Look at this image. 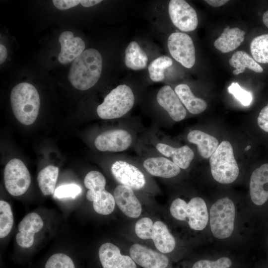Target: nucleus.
I'll list each match as a JSON object with an SVG mask.
<instances>
[{"mask_svg":"<svg viewBox=\"0 0 268 268\" xmlns=\"http://www.w3.org/2000/svg\"><path fill=\"white\" fill-rule=\"evenodd\" d=\"M229 62L232 67L236 68L233 71L235 75L243 73L246 68L258 73L262 72L264 70L263 67L253 58L243 51L235 52Z\"/></svg>","mask_w":268,"mask_h":268,"instance_id":"27","label":"nucleus"},{"mask_svg":"<svg viewBox=\"0 0 268 268\" xmlns=\"http://www.w3.org/2000/svg\"><path fill=\"white\" fill-rule=\"evenodd\" d=\"M151 239L156 248L162 253H170L175 247L174 237L170 233L166 225L161 221H157L154 223Z\"/></svg>","mask_w":268,"mask_h":268,"instance_id":"24","label":"nucleus"},{"mask_svg":"<svg viewBox=\"0 0 268 268\" xmlns=\"http://www.w3.org/2000/svg\"><path fill=\"white\" fill-rule=\"evenodd\" d=\"M59 174V168L53 165H49L41 170L37 176L39 188L44 196L52 195Z\"/></svg>","mask_w":268,"mask_h":268,"instance_id":"28","label":"nucleus"},{"mask_svg":"<svg viewBox=\"0 0 268 268\" xmlns=\"http://www.w3.org/2000/svg\"><path fill=\"white\" fill-rule=\"evenodd\" d=\"M111 172L121 185L134 190L142 188L146 183L143 174L135 166L124 161H117L111 167Z\"/></svg>","mask_w":268,"mask_h":268,"instance_id":"11","label":"nucleus"},{"mask_svg":"<svg viewBox=\"0 0 268 268\" xmlns=\"http://www.w3.org/2000/svg\"><path fill=\"white\" fill-rule=\"evenodd\" d=\"M98 254L103 268H136L131 257L122 255L119 248L112 243L108 242L102 244Z\"/></svg>","mask_w":268,"mask_h":268,"instance_id":"13","label":"nucleus"},{"mask_svg":"<svg viewBox=\"0 0 268 268\" xmlns=\"http://www.w3.org/2000/svg\"><path fill=\"white\" fill-rule=\"evenodd\" d=\"M187 139L197 145L200 154L204 158L210 157L219 145L215 137L198 130L189 132Z\"/></svg>","mask_w":268,"mask_h":268,"instance_id":"23","label":"nucleus"},{"mask_svg":"<svg viewBox=\"0 0 268 268\" xmlns=\"http://www.w3.org/2000/svg\"><path fill=\"white\" fill-rule=\"evenodd\" d=\"M153 223L148 217H143L139 219L135 225V233L140 239L147 240L152 239Z\"/></svg>","mask_w":268,"mask_h":268,"instance_id":"33","label":"nucleus"},{"mask_svg":"<svg viewBox=\"0 0 268 268\" xmlns=\"http://www.w3.org/2000/svg\"><path fill=\"white\" fill-rule=\"evenodd\" d=\"M211 173L213 178L221 184L233 182L239 175V168L233 149L228 141H223L209 159Z\"/></svg>","mask_w":268,"mask_h":268,"instance_id":"3","label":"nucleus"},{"mask_svg":"<svg viewBox=\"0 0 268 268\" xmlns=\"http://www.w3.org/2000/svg\"><path fill=\"white\" fill-rule=\"evenodd\" d=\"M156 147L160 153L171 158L176 165L183 169L189 166L195 155L193 151L187 145L175 148L164 143H158Z\"/></svg>","mask_w":268,"mask_h":268,"instance_id":"20","label":"nucleus"},{"mask_svg":"<svg viewBox=\"0 0 268 268\" xmlns=\"http://www.w3.org/2000/svg\"><path fill=\"white\" fill-rule=\"evenodd\" d=\"M13 224V216L10 204L3 200L0 201V238L7 236Z\"/></svg>","mask_w":268,"mask_h":268,"instance_id":"31","label":"nucleus"},{"mask_svg":"<svg viewBox=\"0 0 268 268\" xmlns=\"http://www.w3.org/2000/svg\"><path fill=\"white\" fill-rule=\"evenodd\" d=\"M257 121L260 128L268 133V103L261 110Z\"/></svg>","mask_w":268,"mask_h":268,"instance_id":"38","label":"nucleus"},{"mask_svg":"<svg viewBox=\"0 0 268 268\" xmlns=\"http://www.w3.org/2000/svg\"><path fill=\"white\" fill-rule=\"evenodd\" d=\"M145 170L152 176L170 178L178 175L180 168L173 161L163 157L149 158L143 163Z\"/></svg>","mask_w":268,"mask_h":268,"instance_id":"19","label":"nucleus"},{"mask_svg":"<svg viewBox=\"0 0 268 268\" xmlns=\"http://www.w3.org/2000/svg\"><path fill=\"white\" fill-rule=\"evenodd\" d=\"M156 99L158 104L165 110L172 120L179 122L186 116V111L175 91L169 85L162 87Z\"/></svg>","mask_w":268,"mask_h":268,"instance_id":"17","label":"nucleus"},{"mask_svg":"<svg viewBox=\"0 0 268 268\" xmlns=\"http://www.w3.org/2000/svg\"><path fill=\"white\" fill-rule=\"evenodd\" d=\"M174 91L181 102L191 113L199 114L206 109V102L195 96L188 85L185 84H179L175 87Z\"/></svg>","mask_w":268,"mask_h":268,"instance_id":"25","label":"nucleus"},{"mask_svg":"<svg viewBox=\"0 0 268 268\" xmlns=\"http://www.w3.org/2000/svg\"><path fill=\"white\" fill-rule=\"evenodd\" d=\"M148 62L146 53L135 41L131 42L125 50V63L129 68L137 70L144 68Z\"/></svg>","mask_w":268,"mask_h":268,"instance_id":"26","label":"nucleus"},{"mask_svg":"<svg viewBox=\"0 0 268 268\" xmlns=\"http://www.w3.org/2000/svg\"><path fill=\"white\" fill-rule=\"evenodd\" d=\"M245 32L238 27L224 29L220 36L215 40L214 46L223 53H227L237 49L244 40Z\"/></svg>","mask_w":268,"mask_h":268,"instance_id":"21","label":"nucleus"},{"mask_svg":"<svg viewBox=\"0 0 268 268\" xmlns=\"http://www.w3.org/2000/svg\"><path fill=\"white\" fill-rule=\"evenodd\" d=\"M168 12L173 24L181 31H192L197 27L198 19L197 13L185 0H170Z\"/></svg>","mask_w":268,"mask_h":268,"instance_id":"9","label":"nucleus"},{"mask_svg":"<svg viewBox=\"0 0 268 268\" xmlns=\"http://www.w3.org/2000/svg\"><path fill=\"white\" fill-rule=\"evenodd\" d=\"M86 197L93 202L94 210L99 214L108 215L114 209L116 203L114 197L105 189L88 190Z\"/></svg>","mask_w":268,"mask_h":268,"instance_id":"22","label":"nucleus"},{"mask_svg":"<svg viewBox=\"0 0 268 268\" xmlns=\"http://www.w3.org/2000/svg\"><path fill=\"white\" fill-rule=\"evenodd\" d=\"M82 192L81 187L74 184L61 185L58 187L54 193V197L57 199L71 198L74 199Z\"/></svg>","mask_w":268,"mask_h":268,"instance_id":"36","label":"nucleus"},{"mask_svg":"<svg viewBox=\"0 0 268 268\" xmlns=\"http://www.w3.org/2000/svg\"><path fill=\"white\" fill-rule=\"evenodd\" d=\"M59 42L61 49L58 60L62 64H67L73 61L84 51V41L80 37H74L71 31L63 32L60 35Z\"/></svg>","mask_w":268,"mask_h":268,"instance_id":"18","label":"nucleus"},{"mask_svg":"<svg viewBox=\"0 0 268 268\" xmlns=\"http://www.w3.org/2000/svg\"><path fill=\"white\" fill-rule=\"evenodd\" d=\"M115 202L122 212L131 218L138 217L141 212V205L130 187L120 185L114 192Z\"/></svg>","mask_w":268,"mask_h":268,"instance_id":"15","label":"nucleus"},{"mask_svg":"<svg viewBox=\"0 0 268 268\" xmlns=\"http://www.w3.org/2000/svg\"><path fill=\"white\" fill-rule=\"evenodd\" d=\"M251 146L250 145H248L245 148V151L248 150L249 149H250L251 148Z\"/></svg>","mask_w":268,"mask_h":268,"instance_id":"44","label":"nucleus"},{"mask_svg":"<svg viewBox=\"0 0 268 268\" xmlns=\"http://www.w3.org/2000/svg\"><path fill=\"white\" fill-rule=\"evenodd\" d=\"M45 268H75V266L69 257L63 253H57L49 258Z\"/></svg>","mask_w":268,"mask_h":268,"instance_id":"32","label":"nucleus"},{"mask_svg":"<svg viewBox=\"0 0 268 268\" xmlns=\"http://www.w3.org/2000/svg\"><path fill=\"white\" fill-rule=\"evenodd\" d=\"M43 225L41 217L37 213L31 212L27 214L18 226L19 232L16 235L17 244L23 248L31 247L35 234L42 229Z\"/></svg>","mask_w":268,"mask_h":268,"instance_id":"14","label":"nucleus"},{"mask_svg":"<svg viewBox=\"0 0 268 268\" xmlns=\"http://www.w3.org/2000/svg\"><path fill=\"white\" fill-rule=\"evenodd\" d=\"M263 21L265 26L268 28V10L266 11L263 16Z\"/></svg>","mask_w":268,"mask_h":268,"instance_id":"43","label":"nucleus"},{"mask_svg":"<svg viewBox=\"0 0 268 268\" xmlns=\"http://www.w3.org/2000/svg\"><path fill=\"white\" fill-rule=\"evenodd\" d=\"M134 97L131 88L126 84L119 85L104 98L97 108V113L102 119L120 118L129 112L134 106Z\"/></svg>","mask_w":268,"mask_h":268,"instance_id":"5","label":"nucleus"},{"mask_svg":"<svg viewBox=\"0 0 268 268\" xmlns=\"http://www.w3.org/2000/svg\"><path fill=\"white\" fill-rule=\"evenodd\" d=\"M232 265L231 260L222 257L215 261L200 260L194 264L192 268H229Z\"/></svg>","mask_w":268,"mask_h":268,"instance_id":"37","label":"nucleus"},{"mask_svg":"<svg viewBox=\"0 0 268 268\" xmlns=\"http://www.w3.org/2000/svg\"><path fill=\"white\" fill-rule=\"evenodd\" d=\"M250 193L252 201L256 205H263L268 200V163L262 165L253 172Z\"/></svg>","mask_w":268,"mask_h":268,"instance_id":"16","label":"nucleus"},{"mask_svg":"<svg viewBox=\"0 0 268 268\" xmlns=\"http://www.w3.org/2000/svg\"><path fill=\"white\" fill-rule=\"evenodd\" d=\"M101 0H82L80 3L84 7H90L100 3Z\"/></svg>","mask_w":268,"mask_h":268,"instance_id":"42","label":"nucleus"},{"mask_svg":"<svg viewBox=\"0 0 268 268\" xmlns=\"http://www.w3.org/2000/svg\"><path fill=\"white\" fill-rule=\"evenodd\" d=\"M170 212L174 218L180 221H187L190 227L195 230L203 229L208 220L206 203L200 197L192 198L188 203L177 198L172 202Z\"/></svg>","mask_w":268,"mask_h":268,"instance_id":"4","label":"nucleus"},{"mask_svg":"<svg viewBox=\"0 0 268 268\" xmlns=\"http://www.w3.org/2000/svg\"><path fill=\"white\" fill-rule=\"evenodd\" d=\"M10 103L16 119L25 125H30L36 120L40 108V97L32 84L22 82L15 86L10 93Z\"/></svg>","mask_w":268,"mask_h":268,"instance_id":"2","label":"nucleus"},{"mask_svg":"<svg viewBox=\"0 0 268 268\" xmlns=\"http://www.w3.org/2000/svg\"><path fill=\"white\" fill-rule=\"evenodd\" d=\"M132 142V137L127 131L116 129L106 131L95 140L96 148L102 151L120 152L128 149Z\"/></svg>","mask_w":268,"mask_h":268,"instance_id":"10","label":"nucleus"},{"mask_svg":"<svg viewBox=\"0 0 268 268\" xmlns=\"http://www.w3.org/2000/svg\"><path fill=\"white\" fill-rule=\"evenodd\" d=\"M53 4L57 8L61 10H65L74 7L79 3V0H54Z\"/></svg>","mask_w":268,"mask_h":268,"instance_id":"39","label":"nucleus"},{"mask_svg":"<svg viewBox=\"0 0 268 268\" xmlns=\"http://www.w3.org/2000/svg\"><path fill=\"white\" fill-rule=\"evenodd\" d=\"M172 60L166 56H161L152 61L148 67L149 77L154 82L161 81L164 78V70L172 66Z\"/></svg>","mask_w":268,"mask_h":268,"instance_id":"30","label":"nucleus"},{"mask_svg":"<svg viewBox=\"0 0 268 268\" xmlns=\"http://www.w3.org/2000/svg\"><path fill=\"white\" fill-rule=\"evenodd\" d=\"M7 56V50L4 45L0 44V64H2Z\"/></svg>","mask_w":268,"mask_h":268,"instance_id":"41","label":"nucleus"},{"mask_svg":"<svg viewBox=\"0 0 268 268\" xmlns=\"http://www.w3.org/2000/svg\"><path fill=\"white\" fill-rule=\"evenodd\" d=\"M235 208L228 198L217 201L210 210V226L213 236L218 239L229 237L234 228Z\"/></svg>","mask_w":268,"mask_h":268,"instance_id":"6","label":"nucleus"},{"mask_svg":"<svg viewBox=\"0 0 268 268\" xmlns=\"http://www.w3.org/2000/svg\"><path fill=\"white\" fill-rule=\"evenodd\" d=\"M102 59L95 49L84 50L72 63L68 78L76 89L87 90L98 81L102 71Z\"/></svg>","mask_w":268,"mask_h":268,"instance_id":"1","label":"nucleus"},{"mask_svg":"<svg viewBox=\"0 0 268 268\" xmlns=\"http://www.w3.org/2000/svg\"><path fill=\"white\" fill-rule=\"evenodd\" d=\"M4 181L7 192L12 196H19L28 189L31 177L24 163L19 159L13 158L5 165Z\"/></svg>","mask_w":268,"mask_h":268,"instance_id":"7","label":"nucleus"},{"mask_svg":"<svg viewBox=\"0 0 268 268\" xmlns=\"http://www.w3.org/2000/svg\"><path fill=\"white\" fill-rule=\"evenodd\" d=\"M205 1L213 7H219L225 4L228 0H206Z\"/></svg>","mask_w":268,"mask_h":268,"instance_id":"40","label":"nucleus"},{"mask_svg":"<svg viewBox=\"0 0 268 268\" xmlns=\"http://www.w3.org/2000/svg\"><path fill=\"white\" fill-rule=\"evenodd\" d=\"M84 183L88 190L105 189L106 179L101 173L97 171H91L85 176Z\"/></svg>","mask_w":268,"mask_h":268,"instance_id":"34","label":"nucleus"},{"mask_svg":"<svg viewBox=\"0 0 268 268\" xmlns=\"http://www.w3.org/2000/svg\"><path fill=\"white\" fill-rule=\"evenodd\" d=\"M129 251L133 261L143 268H166L168 265L165 255L143 245L134 244Z\"/></svg>","mask_w":268,"mask_h":268,"instance_id":"12","label":"nucleus"},{"mask_svg":"<svg viewBox=\"0 0 268 268\" xmlns=\"http://www.w3.org/2000/svg\"><path fill=\"white\" fill-rule=\"evenodd\" d=\"M167 46L171 56L186 68H190L196 61L195 48L192 38L182 32H174L168 37Z\"/></svg>","mask_w":268,"mask_h":268,"instance_id":"8","label":"nucleus"},{"mask_svg":"<svg viewBox=\"0 0 268 268\" xmlns=\"http://www.w3.org/2000/svg\"><path fill=\"white\" fill-rule=\"evenodd\" d=\"M250 50L255 61L263 64L268 63V34L254 38L250 44Z\"/></svg>","mask_w":268,"mask_h":268,"instance_id":"29","label":"nucleus"},{"mask_svg":"<svg viewBox=\"0 0 268 268\" xmlns=\"http://www.w3.org/2000/svg\"><path fill=\"white\" fill-rule=\"evenodd\" d=\"M228 91L243 106H249L253 99L250 92L242 88L237 82H232L228 88Z\"/></svg>","mask_w":268,"mask_h":268,"instance_id":"35","label":"nucleus"}]
</instances>
